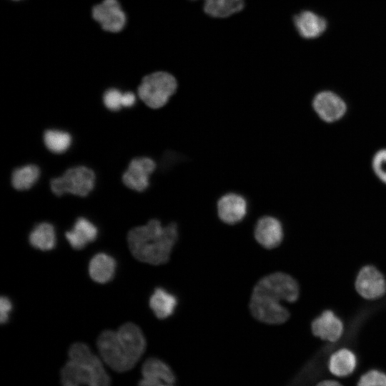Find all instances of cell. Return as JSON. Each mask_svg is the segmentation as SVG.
I'll list each match as a JSON object with an SVG mask.
<instances>
[{"label": "cell", "instance_id": "2", "mask_svg": "<svg viewBox=\"0 0 386 386\" xmlns=\"http://www.w3.org/2000/svg\"><path fill=\"white\" fill-rule=\"evenodd\" d=\"M179 236L175 222L163 226L157 219L134 227L127 234L132 255L139 261L153 265L167 263Z\"/></svg>", "mask_w": 386, "mask_h": 386}, {"label": "cell", "instance_id": "3", "mask_svg": "<svg viewBox=\"0 0 386 386\" xmlns=\"http://www.w3.org/2000/svg\"><path fill=\"white\" fill-rule=\"evenodd\" d=\"M68 357L59 372L61 386H111L103 360L86 343L71 345Z\"/></svg>", "mask_w": 386, "mask_h": 386}, {"label": "cell", "instance_id": "8", "mask_svg": "<svg viewBox=\"0 0 386 386\" xmlns=\"http://www.w3.org/2000/svg\"><path fill=\"white\" fill-rule=\"evenodd\" d=\"M92 16L109 32H119L125 26L127 17L117 0H103L92 9Z\"/></svg>", "mask_w": 386, "mask_h": 386}, {"label": "cell", "instance_id": "19", "mask_svg": "<svg viewBox=\"0 0 386 386\" xmlns=\"http://www.w3.org/2000/svg\"><path fill=\"white\" fill-rule=\"evenodd\" d=\"M357 365V357L350 350L342 348L335 352L328 362L330 372L337 377H347L352 374Z\"/></svg>", "mask_w": 386, "mask_h": 386}, {"label": "cell", "instance_id": "6", "mask_svg": "<svg viewBox=\"0 0 386 386\" xmlns=\"http://www.w3.org/2000/svg\"><path fill=\"white\" fill-rule=\"evenodd\" d=\"M96 347L103 362L113 371L125 372L135 366L122 344L117 331L107 330L102 332L97 337Z\"/></svg>", "mask_w": 386, "mask_h": 386}, {"label": "cell", "instance_id": "12", "mask_svg": "<svg viewBox=\"0 0 386 386\" xmlns=\"http://www.w3.org/2000/svg\"><path fill=\"white\" fill-rule=\"evenodd\" d=\"M129 358L136 365L145 352L147 342L142 330L132 322H127L117 330Z\"/></svg>", "mask_w": 386, "mask_h": 386}, {"label": "cell", "instance_id": "9", "mask_svg": "<svg viewBox=\"0 0 386 386\" xmlns=\"http://www.w3.org/2000/svg\"><path fill=\"white\" fill-rule=\"evenodd\" d=\"M293 24L300 37L315 40L324 35L328 27L327 19L312 10H302L294 15Z\"/></svg>", "mask_w": 386, "mask_h": 386}, {"label": "cell", "instance_id": "7", "mask_svg": "<svg viewBox=\"0 0 386 386\" xmlns=\"http://www.w3.org/2000/svg\"><path fill=\"white\" fill-rule=\"evenodd\" d=\"M311 104L316 116L327 124L338 122L345 117L348 111L345 99L330 89L317 91L312 97Z\"/></svg>", "mask_w": 386, "mask_h": 386}, {"label": "cell", "instance_id": "18", "mask_svg": "<svg viewBox=\"0 0 386 386\" xmlns=\"http://www.w3.org/2000/svg\"><path fill=\"white\" fill-rule=\"evenodd\" d=\"M177 303V297L162 287H157L149 300L150 309L160 320L167 319L172 315Z\"/></svg>", "mask_w": 386, "mask_h": 386}, {"label": "cell", "instance_id": "24", "mask_svg": "<svg viewBox=\"0 0 386 386\" xmlns=\"http://www.w3.org/2000/svg\"><path fill=\"white\" fill-rule=\"evenodd\" d=\"M44 142L49 150L61 154L66 151L71 145V137L66 132L48 129L44 134Z\"/></svg>", "mask_w": 386, "mask_h": 386}, {"label": "cell", "instance_id": "15", "mask_svg": "<svg viewBox=\"0 0 386 386\" xmlns=\"http://www.w3.org/2000/svg\"><path fill=\"white\" fill-rule=\"evenodd\" d=\"M98 228L85 217H79L70 230L65 233V237L70 246L76 250L84 248L88 244L96 240Z\"/></svg>", "mask_w": 386, "mask_h": 386}, {"label": "cell", "instance_id": "10", "mask_svg": "<svg viewBox=\"0 0 386 386\" xmlns=\"http://www.w3.org/2000/svg\"><path fill=\"white\" fill-rule=\"evenodd\" d=\"M155 167V162L149 157L133 159L122 176V181L129 189L143 192L149 187V176Z\"/></svg>", "mask_w": 386, "mask_h": 386}, {"label": "cell", "instance_id": "26", "mask_svg": "<svg viewBox=\"0 0 386 386\" xmlns=\"http://www.w3.org/2000/svg\"><path fill=\"white\" fill-rule=\"evenodd\" d=\"M357 386H386V374L377 370H370L360 377Z\"/></svg>", "mask_w": 386, "mask_h": 386}, {"label": "cell", "instance_id": "23", "mask_svg": "<svg viewBox=\"0 0 386 386\" xmlns=\"http://www.w3.org/2000/svg\"><path fill=\"white\" fill-rule=\"evenodd\" d=\"M39 168L34 164H28L16 169L11 175V184L17 190L30 189L39 179Z\"/></svg>", "mask_w": 386, "mask_h": 386}, {"label": "cell", "instance_id": "25", "mask_svg": "<svg viewBox=\"0 0 386 386\" xmlns=\"http://www.w3.org/2000/svg\"><path fill=\"white\" fill-rule=\"evenodd\" d=\"M371 168L376 178L386 184V147L380 148L373 154Z\"/></svg>", "mask_w": 386, "mask_h": 386}, {"label": "cell", "instance_id": "22", "mask_svg": "<svg viewBox=\"0 0 386 386\" xmlns=\"http://www.w3.org/2000/svg\"><path fill=\"white\" fill-rule=\"evenodd\" d=\"M204 12L212 17H228L240 11L244 0H202Z\"/></svg>", "mask_w": 386, "mask_h": 386}, {"label": "cell", "instance_id": "4", "mask_svg": "<svg viewBox=\"0 0 386 386\" xmlns=\"http://www.w3.org/2000/svg\"><path fill=\"white\" fill-rule=\"evenodd\" d=\"M175 77L166 71H157L145 76L138 87L139 98L150 108L164 106L175 93Z\"/></svg>", "mask_w": 386, "mask_h": 386}, {"label": "cell", "instance_id": "31", "mask_svg": "<svg viewBox=\"0 0 386 386\" xmlns=\"http://www.w3.org/2000/svg\"><path fill=\"white\" fill-rule=\"evenodd\" d=\"M317 386H342L341 384H340L338 382L335 380H324L320 382L317 385Z\"/></svg>", "mask_w": 386, "mask_h": 386}, {"label": "cell", "instance_id": "16", "mask_svg": "<svg viewBox=\"0 0 386 386\" xmlns=\"http://www.w3.org/2000/svg\"><path fill=\"white\" fill-rule=\"evenodd\" d=\"M312 333L325 340L336 342L343 332L342 321L330 310H326L312 323Z\"/></svg>", "mask_w": 386, "mask_h": 386}, {"label": "cell", "instance_id": "32", "mask_svg": "<svg viewBox=\"0 0 386 386\" xmlns=\"http://www.w3.org/2000/svg\"><path fill=\"white\" fill-rule=\"evenodd\" d=\"M14 1H19V0H14Z\"/></svg>", "mask_w": 386, "mask_h": 386}, {"label": "cell", "instance_id": "30", "mask_svg": "<svg viewBox=\"0 0 386 386\" xmlns=\"http://www.w3.org/2000/svg\"><path fill=\"white\" fill-rule=\"evenodd\" d=\"M136 102V96L133 92L127 91L122 95V107H131Z\"/></svg>", "mask_w": 386, "mask_h": 386}, {"label": "cell", "instance_id": "28", "mask_svg": "<svg viewBox=\"0 0 386 386\" xmlns=\"http://www.w3.org/2000/svg\"><path fill=\"white\" fill-rule=\"evenodd\" d=\"M12 307L11 300L8 297L1 296L0 299V322L1 324L8 322Z\"/></svg>", "mask_w": 386, "mask_h": 386}, {"label": "cell", "instance_id": "11", "mask_svg": "<svg viewBox=\"0 0 386 386\" xmlns=\"http://www.w3.org/2000/svg\"><path fill=\"white\" fill-rule=\"evenodd\" d=\"M356 290L365 299L375 300L386 292V281L381 272L372 266L361 269L355 282Z\"/></svg>", "mask_w": 386, "mask_h": 386}, {"label": "cell", "instance_id": "5", "mask_svg": "<svg viewBox=\"0 0 386 386\" xmlns=\"http://www.w3.org/2000/svg\"><path fill=\"white\" fill-rule=\"evenodd\" d=\"M95 174L89 168L78 166L67 169L64 174L51 180V191L57 196L65 193L85 197L93 189Z\"/></svg>", "mask_w": 386, "mask_h": 386}, {"label": "cell", "instance_id": "1", "mask_svg": "<svg viewBox=\"0 0 386 386\" xmlns=\"http://www.w3.org/2000/svg\"><path fill=\"white\" fill-rule=\"evenodd\" d=\"M299 292L297 282L290 275L283 272L266 275L253 288L249 302L251 314L266 324H282L290 317V312L281 302H295Z\"/></svg>", "mask_w": 386, "mask_h": 386}, {"label": "cell", "instance_id": "29", "mask_svg": "<svg viewBox=\"0 0 386 386\" xmlns=\"http://www.w3.org/2000/svg\"><path fill=\"white\" fill-rule=\"evenodd\" d=\"M137 386H174V384L167 383L159 380L142 378L137 384Z\"/></svg>", "mask_w": 386, "mask_h": 386}, {"label": "cell", "instance_id": "13", "mask_svg": "<svg viewBox=\"0 0 386 386\" xmlns=\"http://www.w3.org/2000/svg\"><path fill=\"white\" fill-rule=\"evenodd\" d=\"M247 202L241 194L227 193L217 202V214L219 219L227 224L240 222L247 215Z\"/></svg>", "mask_w": 386, "mask_h": 386}, {"label": "cell", "instance_id": "27", "mask_svg": "<svg viewBox=\"0 0 386 386\" xmlns=\"http://www.w3.org/2000/svg\"><path fill=\"white\" fill-rule=\"evenodd\" d=\"M123 94L115 88L107 90L103 96L105 107L112 111H118L122 107Z\"/></svg>", "mask_w": 386, "mask_h": 386}, {"label": "cell", "instance_id": "14", "mask_svg": "<svg viewBox=\"0 0 386 386\" xmlns=\"http://www.w3.org/2000/svg\"><path fill=\"white\" fill-rule=\"evenodd\" d=\"M254 234L257 242L269 249L279 246L284 235L282 223L271 216H264L258 219Z\"/></svg>", "mask_w": 386, "mask_h": 386}, {"label": "cell", "instance_id": "21", "mask_svg": "<svg viewBox=\"0 0 386 386\" xmlns=\"http://www.w3.org/2000/svg\"><path fill=\"white\" fill-rule=\"evenodd\" d=\"M141 374L143 378L162 381L169 384L175 382V375L171 367L164 361L149 357L142 364Z\"/></svg>", "mask_w": 386, "mask_h": 386}, {"label": "cell", "instance_id": "20", "mask_svg": "<svg viewBox=\"0 0 386 386\" xmlns=\"http://www.w3.org/2000/svg\"><path fill=\"white\" fill-rule=\"evenodd\" d=\"M29 242L36 249L51 250L56 244V235L54 226L46 222L36 224L29 234Z\"/></svg>", "mask_w": 386, "mask_h": 386}, {"label": "cell", "instance_id": "17", "mask_svg": "<svg viewBox=\"0 0 386 386\" xmlns=\"http://www.w3.org/2000/svg\"><path fill=\"white\" fill-rule=\"evenodd\" d=\"M116 266V261L112 256L99 252L91 257L89 264V274L94 282L107 283L113 278Z\"/></svg>", "mask_w": 386, "mask_h": 386}]
</instances>
